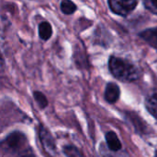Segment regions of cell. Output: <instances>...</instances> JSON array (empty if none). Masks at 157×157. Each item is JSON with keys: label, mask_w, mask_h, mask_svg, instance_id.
Here are the masks:
<instances>
[{"label": "cell", "mask_w": 157, "mask_h": 157, "mask_svg": "<svg viewBox=\"0 0 157 157\" xmlns=\"http://www.w3.org/2000/svg\"><path fill=\"white\" fill-rule=\"evenodd\" d=\"M105 99L109 104H115L121 96L120 87L114 82H109L105 90Z\"/></svg>", "instance_id": "obj_5"}, {"label": "cell", "mask_w": 157, "mask_h": 157, "mask_svg": "<svg viewBox=\"0 0 157 157\" xmlns=\"http://www.w3.org/2000/svg\"><path fill=\"white\" fill-rule=\"evenodd\" d=\"M109 68L116 79L124 82H132L141 77V71L135 65L121 57L110 56Z\"/></svg>", "instance_id": "obj_2"}, {"label": "cell", "mask_w": 157, "mask_h": 157, "mask_svg": "<svg viewBox=\"0 0 157 157\" xmlns=\"http://www.w3.org/2000/svg\"><path fill=\"white\" fill-rule=\"evenodd\" d=\"M52 33V29L49 22L44 21L39 25V35H40V39L47 41L51 38Z\"/></svg>", "instance_id": "obj_9"}, {"label": "cell", "mask_w": 157, "mask_h": 157, "mask_svg": "<svg viewBox=\"0 0 157 157\" xmlns=\"http://www.w3.org/2000/svg\"><path fill=\"white\" fill-rule=\"evenodd\" d=\"M33 97H34V100L36 101V103L38 104V105L41 109H44L48 106V100L42 93L36 91L33 93Z\"/></svg>", "instance_id": "obj_12"}, {"label": "cell", "mask_w": 157, "mask_h": 157, "mask_svg": "<svg viewBox=\"0 0 157 157\" xmlns=\"http://www.w3.org/2000/svg\"><path fill=\"white\" fill-rule=\"evenodd\" d=\"M39 138H40V141L45 152L48 155L54 156V155L56 154L55 142H54L52 134L50 133V131L42 125H40V128H39Z\"/></svg>", "instance_id": "obj_4"}, {"label": "cell", "mask_w": 157, "mask_h": 157, "mask_svg": "<svg viewBox=\"0 0 157 157\" xmlns=\"http://www.w3.org/2000/svg\"><path fill=\"white\" fill-rule=\"evenodd\" d=\"M139 35L147 43H149L152 47L157 49V27L145 30V31H142Z\"/></svg>", "instance_id": "obj_7"}, {"label": "cell", "mask_w": 157, "mask_h": 157, "mask_svg": "<svg viewBox=\"0 0 157 157\" xmlns=\"http://www.w3.org/2000/svg\"><path fill=\"white\" fill-rule=\"evenodd\" d=\"M63 154L66 157H84L80 150L75 145H66L63 149Z\"/></svg>", "instance_id": "obj_10"}, {"label": "cell", "mask_w": 157, "mask_h": 157, "mask_svg": "<svg viewBox=\"0 0 157 157\" xmlns=\"http://www.w3.org/2000/svg\"><path fill=\"white\" fill-rule=\"evenodd\" d=\"M144 3L149 11L157 15V0H144Z\"/></svg>", "instance_id": "obj_13"}, {"label": "cell", "mask_w": 157, "mask_h": 157, "mask_svg": "<svg viewBox=\"0 0 157 157\" xmlns=\"http://www.w3.org/2000/svg\"><path fill=\"white\" fill-rule=\"evenodd\" d=\"M138 0H109L110 9L121 16L130 14L137 6Z\"/></svg>", "instance_id": "obj_3"}, {"label": "cell", "mask_w": 157, "mask_h": 157, "mask_svg": "<svg viewBox=\"0 0 157 157\" xmlns=\"http://www.w3.org/2000/svg\"><path fill=\"white\" fill-rule=\"evenodd\" d=\"M61 10L64 14H73L76 10V6L71 0H63L61 3Z\"/></svg>", "instance_id": "obj_11"}, {"label": "cell", "mask_w": 157, "mask_h": 157, "mask_svg": "<svg viewBox=\"0 0 157 157\" xmlns=\"http://www.w3.org/2000/svg\"><path fill=\"white\" fill-rule=\"evenodd\" d=\"M145 107L147 111L157 119V93H153L145 99Z\"/></svg>", "instance_id": "obj_8"}, {"label": "cell", "mask_w": 157, "mask_h": 157, "mask_svg": "<svg viewBox=\"0 0 157 157\" xmlns=\"http://www.w3.org/2000/svg\"><path fill=\"white\" fill-rule=\"evenodd\" d=\"M155 157H157V151H156V153H155Z\"/></svg>", "instance_id": "obj_14"}, {"label": "cell", "mask_w": 157, "mask_h": 157, "mask_svg": "<svg viewBox=\"0 0 157 157\" xmlns=\"http://www.w3.org/2000/svg\"><path fill=\"white\" fill-rule=\"evenodd\" d=\"M106 143L108 149L111 152H119L121 149V143L114 131H109L106 136Z\"/></svg>", "instance_id": "obj_6"}, {"label": "cell", "mask_w": 157, "mask_h": 157, "mask_svg": "<svg viewBox=\"0 0 157 157\" xmlns=\"http://www.w3.org/2000/svg\"><path fill=\"white\" fill-rule=\"evenodd\" d=\"M0 148L17 157H36L31 147L28 143L27 137L20 131L11 132L0 143Z\"/></svg>", "instance_id": "obj_1"}]
</instances>
